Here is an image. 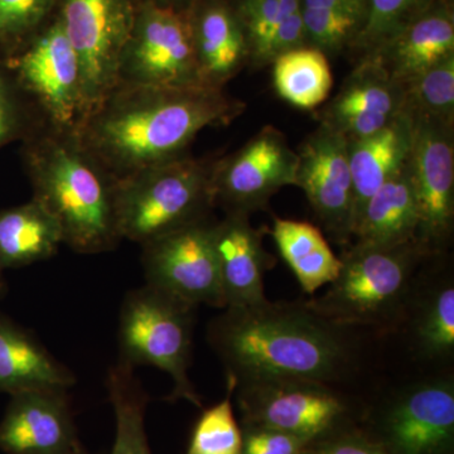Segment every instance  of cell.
Wrapping results in <instances>:
<instances>
[{
    "mask_svg": "<svg viewBox=\"0 0 454 454\" xmlns=\"http://www.w3.org/2000/svg\"><path fill=\"white\" fill-rule=\"evenodd\" d=\"M247 104L206 85H116L85 114L80 142L114 179L187 155L206 128L226 127Z\"/></svg>",
    "mask_w": 454,
    "mask_h": 454,
    "instance_id": "1",
    "label": "cell"
},
{
    "mask_svg": "<svg viewBox=\"0 0 454 454\" xmlns=\"http://www.w3.org/2000/svg\"><path fill=\"white\" fill-rule=\"evenodd\" d=\"M211 322L208 340L238 385L249 382L339 378L351 360L343 327L306 304L230 307Z\"/></svg>",
    "mask_w": 454,
    "mask_h": 454,
    "instance_id": "2",
    "label": "cell"
},
{
    "mask_svg": "<svg viewBox=\"0 0 454 454\" xmlns=\"http://www.w3.org/2000/svg\"><path fill=\"white\" fill-rule=\"evenodd\" d=\"M22 160L33 199L53 215L62 243L98 254L121 240L115 217V179L86 151L76 130L41 124L22 140Z\"/></svg>",
    "mask_w": 454,
    "mask_h": 454,
    "instance_id": "3",
    "label": "cell"
},
{
    "mask_svg": "<svg viewBox=\"0 0 454 454\" xmlns=\"http://www.w3.org/2000/svg\"><path fill=\"white\" fill-rule=\"evenodd\" d=\"M216 158L190 154L115 179V217L121 239L145 245L210 217Z\"/></svg>",
    "mask_w": 454,
    "mask_h": 454,
    "instance_id": "4",
    "label": "cell"
},
{
    "mask_svg": "<svg viewBox=\"0 0 454 454\" xmlns=\"http://www.w3.org/2000/svg\"><path fill=\"white\" fill-rule=\"evenodd\" d=\"M430 255L419 241L380 247L354 244L340 259L339 276L310 310L340 325L389 324L403 309L415 270Z\"/></svg>",
    "mask_w": 454,
    "mask_h": 454,
    "instance_id": "5",
    "label": "cell"
},
{
    "mask_svg": "<svg viewBox=\"0 0 454 454\" xmlns=\"http://www.w3.org/2000/svg\"><path fill=\"white\" fill-rule=\"evenodd\" d=\"M195 309L148 284L128 293L119 325V361L131 367L162 370L173 380L168 400L186 399L201 408V399L188 378Z\"/></svg>",
    "mask_w": 454,
    "mask_h": 454,
    "instance_id": "6",
    "label": "cell"
},
{
    "mask_svg": "<svg viewBox=\"0 0 454 454\" xmlns=\"http://www.w3.org/2000/svg\"><path fill=\"white\" fill-rule=\"evenodd\" d=\"M116 85H202L188 11L140 5L119 59Z\"/></svg>",
    "mask_w": 454,
    "mask_h": 454,
    "instance_id": "7",
    "label": "cell"
},
{
    "mask_svg": "<svg viewBox=\"0 0 454 454\" xmlns=\"http://www.w3.org/2000/svg\"><path fill=\"white\" fill-rule=\"evenodd\" d=\"M139 7L134 0H62L57 20L79 61L83 116L115 88L119 59Z\"/></svg>",
    "mask_w": 454,
    "mask_h": 454,
    "instance_id": "8",
    "label": "cell"
},
{
    "mask_svg": "<svg viewBox=\"0 0 454 454\" xmlns=\"http://www.w3.org/2000/svg\"><path fill=\"white\" fill-rule=\"evenodd\" d=\"M241 424L318 441L355 426L348 403L318 381L267 380L238 385Z\"/></svg>",
    "mask_w": 454,
    "mask_h": 454,
    "instance_id": "9",
    "label": "cell"
},
{
    "mask_svg": "<svg viewBox=\"0 0 454 454\" xmlns=\"http://www.w3.org/2000/svg\"><path fill=\"white\" fill-rule=\"evenodd\" d=\"M4 64L44 124L76 130L85 110L82 74L76 53L57 18Z\"/></svg>",
    "mask_w": 454,
    "mask_h": 454,
    "instance_id": "10",
    "label": "cell"
},
{
    "mask_svg": "<svg viewBox=\"0 0 454 454\" xmlns=\"http://www.w3.org/2000/svg\"><path fill=\"white\" fill-rule=\"evenodd\" d=\"M298 153L273 125H265L240 149L216 158L212 170L214 206L225 214L267 210L271 197L295 186Z\"/></svg>",
    "mask_w": 454,
    "mask_h": 454,
    "instance_id": "11",
    "label": "cell"
},
{
    "mask_svg": "<svg viewBox=\"0 0 454 454\" xmlns=\"http://www.w3.org/2000/svg\"><path fill=\"white\" fill-rule=\"evenodd\" d=\"M358 428L389 454H453V381L414 385Z\"/></svg>",
    "mask_w": 454,
    "mask_h": 454,
    "instance_id": "12",
    "label": "cell"
},
{
    "mask_svg": "<svg viewBox=\"0 0 454 454\" xmlns=\"http://www.w3.org/2000/svg\"><path fill=\"white\" fill-rule=\"evenodd\" d=\"M210 217L142 245L146 284L192 304L225 309Z\"/></svg>",
    "mask_w": 454,
    "mask_h": 454,
    "instance_id": "13",
    "label": "cell"
},
{
    "mask_svg": "<svg viewBox=\"0 0 454 454\" xmlns=\"http://www.w3.org/2000/svg\"><path fill=\"white\" fill-rule=\"evenodd\" d=\"M408 160L417 203V240L429 254L450 241L454 225V124L413 115Z\"/></svg>",
    "mask_w": 454,
    "mask_h": 454,
    "instance_id": "14",
    "label": "cell"
},
{
    "mask_svg": "<svg viewBox=\"0 0 454 454\" xmlns=\"http://www.w3.org/2000/svg\"><path fill=\"white\" fill-rule=\"evenodd\" d=\"M297 153L295 187L306 193L325 232L337 243L348 244L354 231V184L348 140L319 124Z\"/></svg>",
    "mask_w": 454,
    "mask_h": 454,
    "instance_id": "15",
    "label": "cell"
},
{
    "mask_svg": "<svg viewBox=\"0 0 454 454\" xmlns=\"http://www.w3.org/2000/svg\"><path fill=\"white\" fill-rule=\"evenodd\" d=\"M406 109L405 88L372 56L358 59L339 94L316 118L346 140L364 138L387 127Z\"/></svg>",
    "mask_w": 454,
    "mask_h": 454,
    "instance_id": "16",
    "label": "cell"
},
{
    "mask_svg": "<svg viewBox=\"0 0 454 454\" xmlns=\"http://www.w3.org/2000/svg\"><path fill=\"white\" fill-rule=\"evenodd\" d=\"M65 389H35L12 395L0 422V450L5 454H74L77 437Z\"/></svg>",
    "mask_w": 454,
    "mask_h": 454,
    "instance_id": "17",
    "label": "cell"
},
{
    "mask_svg": "<svg viewBox=\"0 0 454 454\" xmlns=\"http://www.w3.org/2000/svg\"><path fill=\"white\" fill-rule=\"evenodd\" d=\"M249 217L230 212L214 223V247L225 309L256 306L268 301L264 277L277 260L262 247L267 229H255Z\"/></svg>",
    "mask_w": 454,
    "mask_h": 454,
    "instance_id": "18",
    "label": "cell"
},
{
    "mask_svg": "<svg viewBox=\"0 0 454 454\" xmlns=\"http://www.w3.org/2000/svg\"><path fill=\"white\" fill-rule=\"evenodd\" d=\"M188 13L200 82L225 89L250 62L249 44L240 20L234 9L219 2L206 3L199 12Z\"/></svg>",
    "mask_w": 454,
    "mask_h": 454,
    "instance_id": "19",
    "label": "cell"
},
{
    "mask_svg": "<svg viewBox=\"0 0 454 454\" xmlns=\"http://www.w3.org/2000/svg\"><path fill=\"white\" fill-rule=\"evenodd\" d=\"M413 131V114L405 109L372 136L348 140L354 184V227L367 200L408 164Z\"/></svg>",
    "mask_w": 454,
    "mask_h": 454,
    "instance_id": "20",
    "label": "cell"
},
{
    "mask_svg": "<svg viewBox=\"0 0 454 454\" xmlns=\"http://www.w3.org/2000/svg\"><path fill=\"white\" fill-rule=\"evenodd\" d=\"M453 55L452 12L434 5L369 56L378 59L395 82L405 85Z\"/></svg>",
    "mask_w": 454,
    "mask_h": 454,
    "instance_id": "21",
    "label": "cell"
},
{
    "mask_svg": "<svg viewBox=\"0 0 454 454\" xmlns=\"http://www.w3.org/2000/svg\"><path fill=\"white\" fill-rule=\"evenodd\" d=\"M74 373L35 336L0 313V391L9 395L35 389H65Z\"/></svg>",
    "mask_w": 454,
    "mask_h": 454,
    "instance_id": "22",
    "label": "cell"
},
{
    "mask_svg": "<svg viewBox=\"0 0 454 454\" xmlns=\"http://www.w3.org/2000/svg\"><path fill=\"white\" fill-rule=\"evenodd\" d=\"M418 210L408 164L382 184L364 206L355 223V244L399 247L417 240Z\"/></svg>",
    "mask_w": 454,
    "mask_h": 454,
    "instance_id": "23",
    "label": "cell"
},
{
    "mask_svg": "<svg viewBox=\"0 0 454 454\" xmlns=\"http://www.w3.org/2000/svg\"><path fill=\"white\" fill-rule=\"evenodd\" d=\"M61 244V227L35 199L0 210V270L52 258Z\"/></svg>",
    "mask_w": 454,
    "mask_h": 454,
    "instance_id": "24",
    "label": "cell"
},
{
    "mask_svg": "<svg viewBox=\"0 0 454 454\" xmlns=\"http://www.w3.org/2000/svg\"><path fill=\"white\" fill-rule=\"evenodd\" d=\"M270 234L307 294H315L339 276L340 256L331 249L318 227L307 221L276 217Z\"/></svg>",
    "mask_w": 454,
    "mask_h": 454,
    "instance_id": "25",
    "label": "cell"
},
{
    "mask_svg": "<svg viewBox=\"0 0 454 454\" xmlns=\"http://www.w3.org/2000/svg\"><path fill=\"white\" fill-rule=\"evenodd\" d=\"M277 94L286 103L303 110H315L328 98L333 85L328 57L310 46L289 51L273 64Z\"/></svg>",
    "mask_w": 454,
    "mask_h": 454,
    "instance_id": "26",
    "label": "cell"
},
{
    "mask_svg": "<svg viewBox=\"0 0 454 454\" xmlns=\"http://www.w3.org/2000/svg\"><path fill=\"white\" fill-rule=\"evenodd\" d=\"M106 387L116 420L110 454H152L145 426L149 397L134 375V367L119 361L107 372Z\"/></svg>",
    "mask_w": 454,
    "mask_h": 454,
    "instance_id": "27",
    "label": "cell"
},
{
    "mask_svg": "<svg viewBox=\"0 0 454 454\" xmlns=\"http://www.w3.org/2000/svg\"><path fill=\"white\" fill-rule=\"evenodd\" d=\"M419 351L428 358H447L454 351V286L439 284L424 298L414 325Z\"/></svg>",
    "mask_w": 454,
    "mask_h": 454,
    "instance_id": "28",
    "label": "cell"
},
{
    "mask_svg": "<svg viewBox=\"0 0 454 454\" xmlns=\"http://www.w3.org/2000/svg\"><path fill=\"white\" fill-rule=\"evenodd\" d=\"M235 389L236 381L227 376L226 396L200 415L184 454H241L243 432L231 403Z\"/></svg>",
    "mask_w": 454,
    "mask_h": 454,
    "instance_id": "29",
    "label": "cell"
},
{
    "mask_svg": "<svg viewBox=\"0 0 454 454\" xmlns=\"http://www.w3.org/2000/svg\"><path fill=\"white\" fill-rule=\"evenodd\" d=\"M406 109L413 115L454 124V55L405 83Z\"/></svg>",
    "mask_w": 454,
    "mask_h": 454,
    "instance_id": "30",
    "label": "cell"
},
{
    "mask_svg": "<svg viewBox=\"0 0 454 454\" xmlns=\"http://www.w3.org/2000/svg\"><path fill=\"white\" fill-rule=\"evenodd\" d=\"M435 0H369L365 26L354 50L372 55L409 23L434 7Z\"/></svg>",
    "mask_w": 454,
    "mask_h": 454,
    "instance_id": "31",
    "label": "cell"
},
{
    "mask_svg": "<svg viewBox=\"0 0 454 454\" xmlns=\"http://www.w3.org/2000/svg\"><path fill=\"white\" fill-rule=\"evenodd\" d=\"M56 0H0V61L17 55L46 27Z\"/></svg>",
    "mask_w": 454,
    "mask_h": 454,
    "instance_id": "32",
    "label": "cell"
},
{
    "mask_svg": "<svg viewBox=\"0 0 454 454\" xmlns=\"http://www.w3.org/2000/svg\"><path fill=\"white\" fill-rule=\"evenodd\" d=\"M41 124L43 121L37 109L18 85L11 68L0 61V148L26 139Z\"/></svg>",
    "mask_w": 454,
    "mask_h": 454,
    "instance_id": "33",
    "label": "cell"
},
{
    "mask_svg": "<svg viewBox=\"0 0 454 454\" xmlns=\"http://www.w3.org/2000/svg\"><path fill=\"white\" fill-rule=\"evenodd\" d=\"M301 0H240L235 9L249 44L253 65L269 35L283 20L300 11Z\"/></svg>",
    "mask_w": 454,
    "mask_h": 454,
    "instance_id": "34",
    "label": "cell"
},
{
    "mask_svg": "<svg viewBox=\"0 0 454 454\" xmlns=\"http://www.w3.org/2000/svg\"><path fill=\"white\" fill-rule=\"evenodd\" d=\"M241 454H303L312 442L282 430L241 424Z\"/></svg>",
    "mask_w": 454,
    "mask_h": 454,
    "instance_id": "35",
    "label": "cell"
},
{
    "mask_svg": "<svg viewBox=\"0 0 454 454\" xmlns=\"http://www.w3.org/2000/svg\"><path fill=\"white\" fill-rule=\"evenodd\" d=\"M304 46H307L306 29H304L303 17L300 9L283 20L269 35L264 47L260 51L259 56L252 66L254 68L264 67L273 64L277 57Z\"/></svg>",
    "mask_w": 454,
    "mask_h": 454,
    "instance_id": "36",
    "label": "cell"
},
{
    "mask_svg": "<svg viewBox=\"0 0 454 454\" xmlns=\"http://www.w3.org/2000/svg\"><path fill=\"white\" fill-rule=\"evenodd\" d=\"M303 454H389L357 427L312 442Z\"/></svg>",
    "mask_w": 454,
    "mask_h": 454,
    "instance_id": "37",
    "label": "cell"
},
{
    "mask_svg": "<svg viewBox=\"0 0 454 454\" xmlns=\"http://www.w3.org/2000/svg\"><path fill=\"white\" fill-rule=\"evenodd\" d=\"M369 0H301V9H321V11L345 12L367 17Z\"/></svg>",
    "mask_w": 454,
    "mask_h": 454,
    "instance_id": "38",
    "label": "cell"
},
{
    "mask_svg": "<svg viewBox=\"0 0 454 454\" xmlns=\"http://www.w3.org/2000/svg\"><path fill=\"white\" fill-rule=\"evenodd\" d=\"M2 271L3 270H0V297H2L3 293H4V288H5V283H4V279H3Z\"/></svg>",
    "mask_w": 454,
    "mask_h": 454,
    "instance_id": "39",
    "label": "cell"
},
{
    "mask_svg": "<svg viewBox=\"0 0 454 454\" xmlns=\"http://www.w3.org/2000/svg\"><path fill=\"white\" fill-rule=\"evenodd\" d=\"M169 2H176V0H160V7H168L169 8ZM157 5V4H155Z\"/></svg>",
    "mask_w": 454,
    "mask_h": 454,
    "instance_id": "40",
    "label": "cell"
},
{
    "mask_svg": "<svg viewBox=\"0 0 454 454\" xmlns=\"http://www.w3.org/2000/svg\"><path fill=\"white\" fill-rule=\"evenodd\" d=\"M74 454H90L88 450H85L82 446L79 448V450H77Z\"/></svg>",
    "mask_w": 454,
    "mask_h": 454,
    "instance_id": "41",
    "label": "cell"
}]
</instances>
